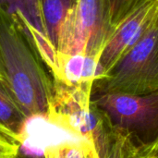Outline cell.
I'll use <instances>...</instances> for the list:
<instances>
[{"label":"cell","mask_w":158,"mask_h":158,"mask_svg":"<svg viewBox=\"0 0 158 158\" xmlns=\"http://www.w3.org/2000/svg\"><path fill=\"white\" fill-rule=\"evenodd\" d=\"M21 26L42 61L50 70L56 60V50L47 39L39 0H0Z\"/></svg>","instance_id":"6"},{"label":"cell","mask_w":158,"mask_h":158,"mask_svg":"<svg viewBox=\"0 0 158 158\" xmlns=\"http://www.w3.org/2000/svg\"><path fill=\"white\" fill-rule=\"evenodd\" d=\"M24 139L0 124V158H17Z\"/></svg>","instance_id":"11"},{"label":"cell","mask_w":158,"mask_h":158,"mask_svg":"<svg viewBox=\"0 0 158 158\" xmlns=\"http://www.w3.org/2000/svg\"><path fill=\"white\" fill-rule=\"evenodd\" d=\"M157 15V0H138L136 2L128 15L115 27L105 45L98 61L96 80L105 77L120 58L142 39Z\"/></svg>","instance_id":"5"},{"label":"cell","mask_w":158,"mask_h":158,"mask_svg":"<svg viewBox=\"0 0 158 158\" xmlns=\"http://www.w3.org/2000/svg\"><path fill=\"white\" fill-rule=\"evenodd\" d=\"M138 0H107L111 19L116 27L128 15Z\"/></svg>","instance_id":"12"},{"label":"cell","mask_w":158,"mask_h":158,"mask_svg":"<svg viewBox=\"0 0 158 158\" xmlns=\"http://www.w3.org/2000/svg\"><path fill=\"white\" fill-rule=\"evenodd\" d=\"M0 80L2 81H4V78H3V72H2V68H1V62H0ZM5 83V82H4Z\"/></svg>","instance_id":"14"},{"label":"cell","mask_w":158,"mask_h":158,"mask_svg":"<svg viewBox=\"0 0 158 158\" xmlns=\"http://www.w3.org/2000/svg\"><path fill=\"white\" fill-rule=\"evenodd\" d=\"M158 91V15L142 39L93 84L92 92L145 94Z\"/></svg>","instance_id":"3"},{"label":"cell","mask_w":158,"mask_h":158,"mask_svg":"<svg viewBox=\"0 0 158 158\" xmlns=\"http://www.w3.org/2000/svg\"><path fill=\"white\" fill-rule=\"evenodd\" d=\"M157 3H158V0H157Z\"/></svg>","instance_id":"16"},{"label":"cell","mask_w":158,"mask_h":158,"mask_svg":"<svg viewBox=\"0 0 158 158\" xmlns=\"http://www.w3.org/2000/svg\"><path fill=\"white\" fill-rule=\"evenodd\" d=\"M47 39L56 50L60 26L74 0H39Z\"/></svg>","instance_id":"9"},{"label":"cell","mask_w":158,"mask_h":158,"mask_svg":"<svg viewBox=\"0 0 158 158\" xmlns=\"http://www.w3.org/2000/svg\"><path fill=\"white\" fill-rule=\"evenodd\" d=\"M99 58L81 54L65 55L56 52V60L50 69L54 81L70 87L93 89L97 79Z\"/></svg>","instance_id":"7"},{"label":"cell","mask_w":158,"mask_h":158,"mask_svg":"<svg viewBox=\"0 0 158 158\" xmlns=\"http://www.w3.org/2000/svg\"><path fill=\"white\" fill-rule=\"evenodd\" d=\"M140 158H158V150H156L152 153H150L149 155L145 156H143V157Z\"/></svg>","instance_id":"13"},{"label":"cell","mask_w":158,"mask_h":158,"mask_svg":"<svg viewBox=\"0 0 158 158\" xmlns=\"http://www.w3.org/2000/svg\"><path fill=\"white\" fill-rule=\"evenodd\" d=\"M114 30L107 0H74L60 26L56 52L99 58Z\"/></svg>","instance_id":"4"},{"label":"cell","mask_w":158,"mask_h":158,"mask_svg":"<svg viewBox=\"0 0 158 158\" xmlns=\"http://www.w3.org/2000/svg\"><path fill=\"white\" fill-rule=\"evenodd\" d=\"M91 101L131 157L158 150V91L145 94L92 92Z\"/></svg>","instance_id":"2"},{"label":"cell","mask_w":158,"mask_h":158,"mask_svg":"<svg viewBox=\"0 0 158 158\" xmlns=\"http://www.w3.org/2000/svg\"><path fill=\"white\" fill-rule=\"evenodd\" d=\"M29 120L6 85L0 80V124L24 139Z\"/></svg>","instance_id":"8"},{"label":"cell","mask_w":158,"mask_h":158,"mask_svg":"<svg viewBox=\"0 0 158 158\" xmlns=\"http://www.w3.org/2000/svg\"><path fill=\"white\" fill-rule=\"evenodd\" d=\"M17 158H25V157H21V156H19Z\"/></svg>","instance_id":"15"},{"label":"cell","mask_w":158,"mask_h":158,"mask_svg":"<svg viewBox=\"0 0 158 158\" xmlns=\"http://www.w3.org/2000/svg\"><path fill=\"white\" fill-rule=\"evenodd\" d=\"M44 156V158H95L90 144L81 140L49 145L45 148Z\"/></svg>","instance_id":"10"},{"label":"cell","mask_w":158,"mask_h":158,"mask_svg":"<svg viewBox=\"0 0 158 158\" xmlns=\"http://www.w3.org/2000/svg\"><path fill=\"white\" fill-rule=\"evenodd\" d=\"M0 62L4 82L31 118L47 119L54 82L21 26L0 5Z\"/></svg>","instance_id":"1"}]
</instances>
